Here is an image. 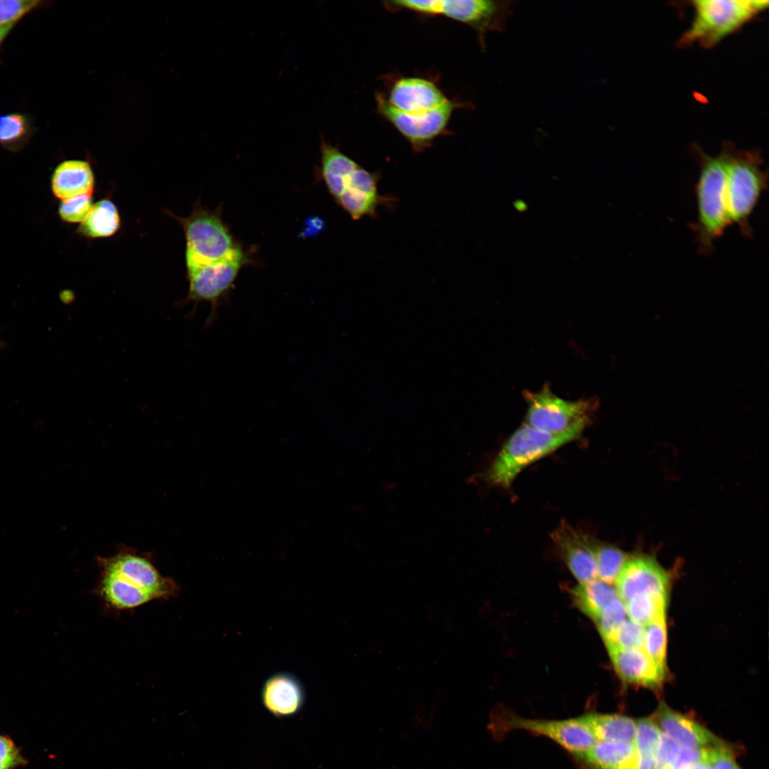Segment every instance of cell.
Returning <instances> with one entry per match:
<instances>
[{
	"label": "cell",
	"mask_w": 769,
	"mask_h": 769,
	"mask_svg": "<svg viewBox=\"0 0 769 769\" xmlns=\"http://www.w3.org/2000/svg\"><path fill=\"white\" fill-rule=\"evenodd\" d=\"M668 583L667 573L654 559L637 555L627 558L614 584L619 598L626 603L640 595H666Z\"/></svg>",
	"instance_id": "obj_13"
},
{
	"label": "cell",
	"mask_w": 769,
	"mask_h": 769,
	"mask_svg": "<svg viewBox=\"0 0 769 769\" xmlns=\"http://www.w3.org/2000/svg\"><path fill=\"white\" fill-rule=\"evenodd\" d=\"M246 261L241 249L232 256L211 263L188 267L189 291L187 300L209 302L211 319L215 315L221 299L232 286Z\"/></svg>",
	"instance_id": "obj_11"
},
{
	"label": "cell",
	"mask_w": 769,
	"mask_h": 769,
	"mask_svg": "<svg viewBox=\"0 0 769 769\" xmlns=\"http://www.w3.org/2000/svg\"><path fill=\"white\" fill-rule=\"evenodd\" d=\"M120 219L115 205L103 199L92 205L91 209L78 231L89 238L108 237L120 228Z\"/></svg>",
	"instance_id": "obj_25"
},
{
	"label": "cell",
	"mask_w": 769,
	"mask_h": 769,
	"mask_svg": "<svg viewBox=\"0 0 769 769\" xmlns=\"http://www.w3.org/2000/svg\"><path fill=\"white\" fill-rule=\"evenodd\" d=\"M694 15L689 28L681 36L677 46L689 47L694 43L711 48L735 33L768 8L769 2L760 0L692 1Z\"/></svg>",
	"instance_id": "obj_4"
},
{
	"label": "cell",
	"mask_w": 769,
	"mask_h": 769,
	"mask_svg": "<svg viewBox=\"0 0 769 769\" xmlns=\"http://www.w3.org/2000/svg\"><path fill=\"white\" fill-rule=\"evenodd\" d=\"M528 407L525 424L550 433L584 430L590 422L592 399L568 401L554 394L548 386L524 394Z\"/></svg>",
	"instance_id": "obj_6"
},
{
	"label": "cell",
	"mask_w": 769,
	"mask_h": 769,
	"mask_svg": "<svg viewBox=\"0 0 769 769\" xmlns=\"http://www.w3.org/2000/svg\"><path fill=\"white\" fill-rule=\"evenodd\" d=\"M261 695L264 707L278 718H287L298 713L305 697L300 681L286 672L269 676L263 683Z\"/></svg>",
	"instance_id": "obj_16"
},
{
	"label": "cell",
	"mask_w": 769,
	"mask_h": 769,
	"mask_svg": "<svg viewBox=\"0 0 769 769\" xmlns=\"http://www.w3.org/2000/svg\"><path fill=\"white\" fill-rule=\"evenodd\" d=\"M709 748H681L674 769H689L697 763L707 762Z\"/></svg>",
	"instance_id": "obj_38"
},
{
	"label": "cell",
	"mask_w": 769,
	"mask_h": 769,
	"mask_svg": "<svg viewBox=\"0 0 769 769\" xmlns=\"http://www.w3.org/2000/svg\"><path fill=\"white\" fill-rule=\"evenodd\" d=\"M661 731L652 718H644L636 722L634 741L636 752L655 755Z\"/></svg>",
	"instance_id": "obj_32"
},
{
	"label": "cell",
	"mask_w": 769,
	"mask_h": 769,
	"mask_svg": "<svg viewBox=\"0 0 769 769\" xmlns=\"http://www.w3.org/2000/svg\"><path fill=\"white\" fill-rule=\"evenodd\" d=\"M624 603L618 597L594 620L604 641L612 637L627 618Z\"/></svg>",
	"instance_id": "obj_31"
},
{
	"label": "cell",
	"mask_w": 769,
	"mask_h": 769,
	"mask_svg": "<svg viewBox=\"0 0 769 769\" xmlns=\"http://www.w3.org/2000/svg\"><path fill=\"white\" fill-rule=\"evenodd\" d=\"M707 763L711 769H740L731 752L724 745L709 748Z\"/></svg>",
	"instance_id": "obj_37"
},
{
	"label": "cell",
	"mask_w": 769,
	"mask_h": 769,
	"mask_svg": "<svg viewBox=\"0 0 769 769\" xmlns=\"http://www.w3.org/2000/svg\"><path fill=\"white\" fill-rule=\"evenodd\" d=\"M689 769H711L707 762H699L692 765Z\"/></svg>",
	"instance_id": "obj_41"
},
{
	"label": "cell",
	"mask_w": 769,
	"mask_h": 769,
	"mask_svg": "<svg viewBox=\"0 0 769 769\" xmlns=\"http://www.w3.org/2000/svg\"><path fill=\"white\" fill-rule=\"evenodd\" d=\"M93 193H86L63 199L58 208L61 218L68 223H83L92 206Z\"/></svg>",
	"instance_id": "obj_33"
},
{
	"label": "cell",
	"mask_w": 769,
	"mask_h": 769,
	"mask_svg": "<svg viewBox=\"0 0 769 769\" xmlns=\"http://www.w3.org/2000/svg\"><path fill=\"white\" fill-rule=\"evenodd\" d=\"M34 131L30 115L21 113L0 115V145L10 150L22 148Z\"/></svg>",
	"instance_id": "obj_26"
},
{
	"label": "cell",
	"mask_w": 769,
	"mask_h": 769,
	"mask_svg": "<svg viewBox=\"0 0 769 769\" xmlns=\"http://www.w3.org/2000/svg\"><path fill=\"white\" fill-rule=\"evenodd\" d=\"M320 152L322 177L335 200L340 193L343 177L358 164L323 137L320 138Z\"/></svg>",
	"instance_id": "obj_23"
},
{
	"label": "cell",
	"mask_w": 769,
	"mask_h": 769,
	"mask_svg": "<svg viewBox=\"0 0 769 769\" xmlns=\"http://www.w3.org/2000/svg\"><path fill=\"white\" fill-rule=\"evenodd\" d=\"M51 187L54 195L61 200L93 193L94 175L90 164L80 159L62 162L53 173Z\"/></svg>",
	"instance_id": "obj_19"
},
{
	"label": "cell",
	"mask_w": 769,
	"mask_h": 769,
	"mask_svg": "<svg viewBox=\"0 0 769 769\" xmlns=\"http://www.w3.org/2000/svg\"><path fill=\"white\" fill-rule=\"evenodd\" d=\"M655 755L636 752L634 769H654Z\"/></svg>",
	"instance_id": "obj_39"
},
{
	"label": "cell",
	"mask_w": 769,
	"mask_h": 769,
	"mask_svg": "<svg viewBox=\"0 0 769 769\" xmlns=\"http://www.w3.org/2000/svg\"><path fill=\"white\" fill-rule=\"evenodd\" d=\"M380 179V172H371L358 164L343 177L336 203L354 220L366 216L377 218L380 206L392 207L397 201L393 196L380 194L377 185Z\"/></svg>",
	"instance_id": "obj_12"
},
{
	"label": "cell",
	"mask_w": 769,
	"mask_h": 769,
	"mask_svg": "<svg viewBox=\"0 0 769 769\" xmlns=\"http://www.w3.org/2000/svg\"><path fill=\"white\" fill-rule=\"evenodd\" d=\"M617 674L626 682L647 687H658L665 670L659 667L641 648L607 649Z\"/></svg>",
	"instance_id": "obj_17"
},
{
	"label": "cell",
	"mask_w": 769,
	"mask_h": 769,
	"mask_svg": "<svg viewBox=\"0 0 769 769\" xmlns=\"http://www.w3.org/2000/svg\"><path fill=\"white\" fill-rule=\"evenodd\" d=\"M377 110L409 142L414 152H421L444 133L451 115L463 103L448 100L441 106L426 112L406 113L394 109L382 93H377Z\"/></svg>",
	"instance_id": "obj_8"
},
{
	"label": "cell",
	"mask_w": 769,
	"mask_h": 769,
	"mask_svg": "<svg viewBox=\"0 0 769 769\" xmlns=\"http://www.w3.org/2000/svg\"><path fill=\"white\" fill-rule=\"evenodd\" d=\"M681 746L661 731L654 758V769H674Z\"/></svg>",
	"instance_id": "obj_35"
},
{
	"label": "cell",
	"mask_w": 769,
	"mask_h": 769,
	"mask_svg": "<svg viewBox=\"0 0 769 769\" xmlns=\"http://www.w3.org/2000/svg\"><path fill=\"white\" fill-rule=\"evenodd\" d=\"M644 633V626L626 619L614 634L604 642L607 649H642Z\"/></svg>",
	"instance_id": "obj_30"
},
{
	"label": "cell",
	"mask_w": 769,
	"mask_h": 769,
	"mask_svg": "<svg viewBox=\"0 0 769 769\" xmlns=\"http://www.w3.org/2000/svg\"><path fill=\"white\" fill-rule=\"evenodd\" d=\"M598 579L612 585L627 559V555L614 546L605 545L591 538Z\"/></svg>",
	"instance_id": "obj_28"
},
{
	"label": "cell",
	"mask_w": 769,
	"mask_h": 769,
	"mask_svg": "<svg viewBox=\"0 0 769 769\" xmlns=\"http://www.w3.org/2000/svg\"><path fill=\"white\" fill-rule=\"evenodd\" d=\"M28 763L12 739L0 734V769H16Z\"/></svg>",
	"instance_id": "obj_36"
},
{
	"label": "cell",
	"mask_w": 769,
	"mask_h": 769,
	"mask_svg": "<svg viewBox=\"0 0 769 769\" xmlns=\"http://www.w3.org/2000/svg\"><path fill=\"white\" fill-rule=\"evenodd\" d=\"M97 593L115 610H130L155 600L148 593L128 586L117 577L101 572Z\"/></svg>",
	"instance_id": "obj_22"
},
{
	"label": "cell",
	"mask_w": 769,
	"mask_h": 769,
	"mask_svg": "<svg viewBox=\"0 0 769 769\" xmlns=\"http://www.w3.org/2000/svg\"><path fill=\"white\" fill-rule=\"evenodd\" d=\"M0 346H1V342H0Z\"/></svg>",
	"instance_id": "obj_42"
},
{
	"label": "cell",
	"mask_w": 769,
	"mask_h": 769,
	"mask_svg": "<svg viewBox=\"0 0 769 769\" xmlns=\"http://www.w3.org/2000/svg\"><path fill=\"white\" fill-rule=\"evenodd\" d=\"M582 431L575 429L550 433L523 424L508 438L481 477L490 486L508 488L525 468L576 439Z\"/></svg>",
	"instance_id": "obj_3"
},
{
	"label": "cell",
	"mask_w": 769,
	"mask_h": 769,
	"mask_svg": "<svg viewBox=\"0 0 769 769\" xmlns=\"http://www.w3.org/2000/svg\"><path fill=\"white\" fill-rule=\"evenodd\" d=\"M14 27V25L0 26V46Z\"/></svg>",
	"instance_id": "obj_40"
},
{
	"label": "cell",
	"mask_w": 769,
	"mask_h": 769,
	"mask_svg": "<svg viewBox=\"0 0 769 769\" xmlns=\"http://www.w3.org/2000/svg\"><path fill=\"white\" fill-rule=\"evenodd\" d=\"M643 650L661 669L666 670V617L644 627Z\"/></svg>",
	"instance_id": "obj_29"
},
{
	"label": "cell",
	"mask_w": 769,
	"mask_h": 769,
	"mask_svg": "<svg viewBox=\"0 0 769 769\" xmlns=\"http://www.w3.org/2000/svg\"><path fill=\"white\" fill-rule=\"evenodd\" d=\"M624 605L629 619L645 627L666 617V595H640L627 601Z\"/></svg>",
	"instance_id": "obj_27"
},
{
	"label": "cell",
	"mask_w": 769,
	"mask_h": 769,
	"mask_svg": "<svg viewBox=\"0 0 769 769\" xmlns=\"http://www.w3.org/2000/svg\"><path fill=\"white\" fill-rule=\"evenodd\" d=\"M576 758L590 769H634L636 750L632 743L596 741Z\"/></svg>",
	"instance_id": "obj_20"
},
{
	"label": "cell",
	"mask_w": 769,
	"mask_h": 769,
	"mask_svg": "<svg viewBox=\"0 0 769 769\" xmlns=\"http://www.w3.org/2000/svg\"><path fill=\"white\" fill-rule=\"evenodd\" d=\"M101 572L115 575L130 585L150 594L154 600L175 597L179 591L177 583L160 575L146 558L133 553H119L101 558Z\"/></svg>",
	"instance_id": "obj_10"
},
{
	"label": "cell",
	"mask_w": 769,
	"mask_h": 769,
	"mask_svg": "<svg viewBox=\"0 0 769 769\" xmlns=\"http://www.w3.org/2000/svg\"><path fill=\"white\" fill-rule=\"evenodd\" d=\"M572 597L580 610L593 620L610 602L619 597L612 585L598 578L579 584L573 589Z\"/></svg>",
	"instance_id": "obj_24"
},
{
	"label": "cell",
	"mask_w": 769,
	"mask_h": 769,
	"mask_svg": "<svg viewBox=\"0 0 769 769\" xmlns=\"http://www.w3.org/2000/svg\"><path fill=\"white\" fill-rule=\"evenodd\" d=\"M514 1L491 0H424L422 14L444 15L466 23L478 33L481 46H486L488 32H502L511 18Z\"/></svg>",
	"instance_id": "obj_7"
},
{
	"label": "cell",
	"mask_w": 769,
	"mask_h": 769,
	"mask_svg": "<svg viewBox=\"0 0 769 769\" xmlns=\"http://www.w3.org/2000/svg\"><path fill=\"white\" fill-rule=\"evenodd\" d=\"M726 158V207L729 225L736 226L741 234L751 239L750 218L762 194L768 189V174L763 169L759 150L737 148L731 142L721 147Z\"/></svg>",
	"instance_id": "obj_2"
},
{
	"label": "cell",
	"mask_w": 769,
	"mask_h": 769,
	"mask_svg": "<svg viewBox=\"0 0 769 769\" xmlns=\"http://www.w3.org/2000/svg\"><path fill=\"white\" fill-rule=\"evenodd\" d=\"M497 728L502 733L524 730L545 736L577 757L588 750L596 742L590 729L580 717L563 720L529 719L513 714L499 718Z\"/></svg>",
	"instance_id": "obj_9"
},
{
	"label": "cell",
	"mask_w": 769,
	"mask_h": 769,
	"mask_svg": "<svg viewBox=\"0 0 769 769\" xmlns=\"http://www.w3.org/2000/svg\"><path fill=\"white\" fill-rule=\"evenodd\" d=\"M596 741H612L634 744L636 722L618 714L588 713L580 716Z\"/></svg>",
	"instance_id": "obj_21"
},
{
	"label": "cell",
	"mask_w": 769,
	"mask_h": 769,
	"mask_svg": "<svg viewBox=\"0 0 769 769\" xmlns=\"http://www.w3.org/2000/svg\"><path fill=\"white\" fill-rule=\"evenodd\" d=\"M657 721L661 731L676 741L681 748H712L723 745L708 730L665 706L660 707Z\"/></svg>",
	"instance_id": "obj_18"
},
{
	"label": "cell",
	"mask_w": 769,
	"mask_h": 769,
	"mask_svg": "<svg viewBox=\"0 0 769 769\" xmlns=\"http://www.w3.org/2000/svg\"><path fill=\"white\" fill-rule=\"evenodd\" d=\"M46 2L38 0H0V26L14 25Z\"/></svg>",
	"instance_id": "obj_34"
},
{
	"label": "cell",
	"mask_w": 769,
	"mask_h": 769,
	"mask_svg": "<svg viewBox=\"0 0 769 769\" xmlns=\"http://www.w3.org/2000/svg\"><path fill=\"white\" fill-rule=\"evenodd\" d=\"M691 154L699 167L695 187L697 219L689 224L695 234L698 251L708 256L714 250L715 241L730 226L726 207V158L721 150L711 156L696 145Z\"/></svg>",
	"instance_id": "obj_1"
},
{
	"label": "cell",
	"mask_w": 769,
	"mask_h": 769,
	"mask_svg": "<svg viewBox=\"0 0 769 769\" xmlns=\"http://www.w3.org/2000/svg\"><path fill=\"white\" fill-rule=\"evenodd\" d=\"M176 219L185 234L187 268L221 261L240 249L216 211L196 205L188 217Z\"/></svg>",
	"instance_id": "obj_5"
},
{
	"label": "cell",
	"mask_w": 769,
	"mask_h": 769,
	"mask_svg": "<svg viewBox=\"0 0 769 769\" xmlns=\"http://www.w3.org/2000/svg\"><path fill=\"white\" fill-rule=\"evenodd\" d=\"M552 538L579 584L598 578L590 536L577 532L568 524H562L553 533Z\"/></svg>",
	"instance_id": "obj_15"
},
{
	"label": "cell",
	"mask_w": 769,
	"mask_h": 769,
	"mask_svg": "<svg viewBox=\"0 0 769 769\" xmlns=\"http://www.w3.org/2000/svg\"><path fill=\"white\" fill-rule=\"evenodd\" d=\"M384 98L394 109L406 113L431 110L449 100L432 80L419 77L397 80Z\"/></svg>",
	"instance_id": "obj_14"
}]
</instances>
